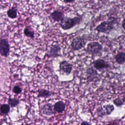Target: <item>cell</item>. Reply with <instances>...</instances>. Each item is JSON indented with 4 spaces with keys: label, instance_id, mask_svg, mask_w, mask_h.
Instances as JSON below:
<instances>
[{
    "label": "cell",
    "instance_id": "6da1fadb",
    "mask_svg": "<svg viewBox=\"0 0 125 125\" xmlns=\"http://www.w3.org/2000/svg\"><path fill=\"white\" fill-rule=\"evenodd\" d=\"M82 19V17L80 16H75L73 18L64 17L60 22L59 25L62 29L67 30L80 24Z\"/></svg>",
    "mask_w": 125,
    "mask_h": 125
},
{
    "label": "cell",
    "instance_id": "7a4b0ae2",
    "mask_svg": "<svg viewBox=\"0 0 125 125\" xmlns=\"http://www.w3.org/2000/svg\"><path fill=\"white\" fill-rule=\"evenodd\" d=\"M110 20V21H104L101 22L99 25H98L96 27V30L100 33L108 34L113 28L114 24H115V20Z\"/></svg>",
    "mask_w": 125,
    "mask_h": 125
},
{
    "label": "cell",
    "instance_id": "3957f363",
    "mask_svg": "<svg viewBox=\"0 0 125 125\" xmlns=\"http://www.w3.org/2000/svg\"><path fill=\"white\" fill-rule=\"evenodd\" d=\"M103 46L98 42H92L86 45L85 51L87 53L92 55H98L102 54Z\"/></svg>",
    "mask_w": 125,
    "mask_h": 125
},
{
    "label": "cell",
    "instance_id": "277c9868",
    "mask_svg": "<svg viewBox=\"0 0 125 125\" xmlns=\"http://www.w3.org/2000/svg\"><path fill=\"white\" fill-rule=\"evenodd\" d=\"M85 39L81 36H77L74 38L70 44L71 49L73 51H78L83 48L86 44Z\"/></svg>",
    "mask_w": 125,
    "mask_h": 125
},
{
    "label": "cell",
    "instance_id": "5b68a950",
    "mask_svg": "<svg viewBox=\"0 0 125 125\" xmlns=\"http://www.w3.org/2000/svg\"><path fill=\"white\" fill-rule=\"evenodd\" d=\"M61 47L59 44L51 45L49 50L46 54V56L49 58H55L61 56Z\"/></svg>",
    "mask_w": 125,
    "mask_h": 125
},
{
    "label": "cell",
    "instance_id": "8992f818",
    "mask_svg": "<svg viewBox=\"0 0 125 125\" xmlns=\"http://www.w3.org/2000/svg\"><path fill=\"white\" fill-rule=\"evenodd\" d=\"M73 65L67 61H62L59 63V70L61 74L69 75L71 73Z\"/></svg>",
    "mask_w": 125,
    "mask_h": 125
},
{
    "label": "cell",
    "instance_id": "52a82bcc",
    "mask_svg": "<svg viewBox=\"0 0 125 125\" xmlns=\"http://www.w3.org/2000/svg\"><path fill=\"white\" fill-rule=\"evenodd\" d=\"M10 53V44L6 39L0 40V55L3 57H7Z\"/></svg>",
    "mask_w": 125,
    "mask_h": 125
},
{
    "label": "cell",
    "instance_id": "ba28073f",
    "mask_svg": "<svg viewBox=\"0 0 125 125\" xmlns=\"http://www.w3.org/2000/svg\"><path fill=\"white\" fill-rule=\"evenodd\" d=\"M40 113L42 115L49 116L55 114L56 112L54 110L53 105L50 103H47L42 106Z\"/></svg>",
    "mask_w": 125,
    "mask_h": 125
},
{
    "label": "cell",
    "instance_id": "9c48e42d",
    "mask_svg": "<svg viewBox=\"0 0 125 125\" xmlns=\"http://www.w3.org/2000/svg\"><path fill=\"white\" fill-rule=\"evenodd\" d=\"M92 64L93 68L96 70H101L104 69H106L109 68L110 65L106 61L102 59H98L94 61Z\"/></svg>",
    "mask_w": 125,
    "mask_h": 125
},
{
    "label": "cell",
    "instance_id": "30bf717a",
    "mask_svg": "<svg viewBox=\"0 0 125 125\" xmlns=\"http://www.w3.org/2000/svg\"><path fill=\"white\" fill-rule=\"evenodd\" d=\"M86 79L89 82L94 81L98 78V73L97 71L95 69L93 66L88 67L86 70Z\"/></svg>",
    "mask_w": 125,
    "mask_h": 125
},
{
    "label": "cell",
    "instance_id": "8fae6325",
    "mask_svg": "<svg viewBox=\"0 0 125 125\" xmlns=\"http://www.w3.org/2000/svg\"><path fill=\"white\" fill-rule=\"evenodd\" d=\"M49 18L54 22H60L61 20L64 18V15L62 11L55 10L50 14Z\"/></svg>",
    "mask_w": 125,
    "mask_h": 125
},
{
    "label": "cell",
    "instance_id": "7c38bea8",
    "mask_svg": "<svg viewBox=\"0 0 125 125\" xmlns=\"http://www.w3.org/2000/svg\"><path fill=\"white\" fill-rule=\"evenodd\" d=\"M65 104L62 101H59L53 105V109L55 112L60 113L64 111L65 109Z\"/></svg>",
    "mask_w": 125,
    "mask_h": 125
},
{
    "label": "cell",
    "instance_id": "4fadbf2b",
    "mask_svg": "<svg viewBox=\"0 0 125 125\" xmlns=\"http://www.w3.org/2000/svg\"><path fill=\"white\" fill-rule=\"evenodd\" d=\"M37 93H38V95H37L38 98H46L51 96L52 95V93L51 91L43 88L39 89L37 90Z\"/></svg>",
    "mask_w": 125,
    "mask_h": 125
},
{
    "label": "cell",
    "instance_id": "5bb4252c",
    "mask_svg": "<svg viewBox=\"0 0 125 125\" xmlns=\"http://www.w3.org/2000/svg\"><path fill=\"white\" fill-rule=\"evenodd\" d=\"M116 62L119 64L125 63V52H121L116 54L114 57Z\"/></svg>",
    "mask_w": 125,
    "mask_h": 125
},
{
    "label": "cell",
    "instance_id": "9a60e30c",
    "mask_svg": "<svg viewBox=\"0 0 125 125\" xmlns=\"http://www.w3.org/2000/svg\"><path fill=\"white\" fill-rule=\"evenodd\" d=\"M10 107L8 104H0V114L1 115L8 114L10 111Z\"/></svg>",
    "mask_w": 125,
    "mask_h": 125
},
{
    "label": "cell",
    "instance_id": "2e32d148",
    "mask_svg": "<svg viewBox=\"0 0 125 125\" xmlns=\"http://www.w3.org/2000/svg\"><path fill=\"white\" fill-rule=\"evenodd\" d=\"M6 14H7L8 17L11 19H16L18 16L17 10L14 6L12 7L11 8H9L7 11Z\"/></svg>",
    "mask_w": 125,
    "mask_h": 125
},
{
    "label": "cell",
    "instance_id": "e0dca14e",
    "mask_svg": "<svg viewBox=\"0 0 125 125\" xmlns=\"http://www.w3.org/2000/svg\"><path fill=\"white\" fill-rule=\"evenodd\" d=\"M23 34L28 38L33 39L35 37L34 31L29 26H26L24 28Z\"/></svg>",
    "mask_w": 125,
    "mask_h": 125
},
{
    "label": "cell",
    "instance_id": "ac0fdd59",
    "mask_svg": "<svg viewBox=\"0 0 125 125\" xmlns=\"http://www.w3.org/2000/svg\"><path fill=\"white\" fill-rule=\"evenodd\" d=\"M103 107L104 109L105 115H110L114 110V106L113 104H107L104 105Z\"/></svg>",
    "mask_w": 125,
    "mask_h": 125
},
{
    "label": "cell",
    "instance_id": "d6986e66",
    "mask_svg": "<svg viewBox=\"0 0 125 125\" xmlns=\"http://www.w3.org/2000/svg\"><path fill=\"white\" fill-rule=\"evenodd\" d=\"M8 104L11 107H15L20 104V100L16 98L9 97L8 99Z\"/></svg>",
    "mask_w": 125,
    "mask_h": 125
},
{
    "label": "cell",
    "instance_id": "ffe728a7",
    "mask_svg": "<svg viewBox=\"0 0 125 125\" xmlns=\"http://www.w3.org/2000/svg\"><path fill=\"white\" fill-rule=\"evenodd\" d=\"M113 103L117 107H121L124 104V102H123L122 99L120 97H118L114 99L113 100Z\"/></svg>",
    "mask_w": 125,
    "mask_h": 125
},
{
    "label": "cell",
    "instance_id": "44dd1931",
    "mask_svg": "<svg viewBox=\"0 0 125 125\" xmlns=\"http://www.w3.org/2000/svg\"><path fill=\"white\" fill-rule=\"evenodd\" d=\"M96 112H97V115L99 117H103L104 116H106L103 106H100L98 107L96 109Z\"/></svg>",
    "mask_w": 125,
    "mask_h": 125
},
{
    "label": "cell",
    "instance_id": "7402d4cb",
    "mask_svg": "<svg viewBox=\"0 0 125 125\" xmlns=\"http://www.w3.org/2000/svg\"><path fill=\"white\" fill-rule=\"evenodd\" d=\"M12 92L16 94H21L22 92L21 88L18 85H15L12 89Z\"/></svg>",
    "mask_w": 125,
    "mask_h": 125
},
{
    "label": "cell",
    "instance_id": "603a6c76",
    "mask_svg": "<svg viewBox=\"0 0 125 125\" xmlns=\"http://www.w3.org/2000/svg\"><path fill=\"white\" fill-rule=\"evenodd\" d=\"M105 125H120V124L118 121L115 120L109 122L108 124H106Z\"/></svg>",
    "mask_w": 125,
    "mask_h": 125
},
{
    "label": "cell",
    "instance_id": "cb8c5ba5",
    "mask_svg": "<svg viewBox=\"0 0 125 125\" xmlns=\"http://www.w3.org/2000/svg\"><path fill=\"white\" fill-rule=\"evenodd\" d=\"M80 125H90V124L87 121H83V122H81Z\"/></svg>",
    "mask_w": 125,
    "mask_h": 125
},
{
    "label": "cell",
    "instance_id": "d4e9b609",
    "mask_svg": "<svg viewBox=\"0 0 125 125\" xmlns=\"http://www.w3.org/2000/svg\"><path fill=\"white\" fill-rule=\"evenodd\" d=\"M122 27L124 30H125V18L123 19L122 22Z\"/></svg>",
    "mask_w": 125,
    "mask_h": 125
},
{
    "label": "cell",
    "instance_id": "484cf974",
    "mask_svg": "<svg viewBox=\"0 0 125 125\" xmlns=\"http://www.w3.org/2000/svg\"><path fill=\"white\" fill-rule=\"evenodd\" d=\"M75 1V0H63L62 1V2H65V3H72V2H74Z\"/></svg>",
    "mask_w": 125,
    "mask_h": 125
},
{
    "label": "cell",
    "instance_id": "4316f807",
    "mask_svg": "<svg viewBox=\"0 0 125 125\" xmlns=\"http://www.w3.org/2000/svg\"><path fill=\"white\" fill-rule=\"evenodd\" d=\"M122 100L124 103H125V91L123 93V96H122Z\"/></svg>",
    "mask_w": 125,
    "mask_h": 125
}]
</instances>
